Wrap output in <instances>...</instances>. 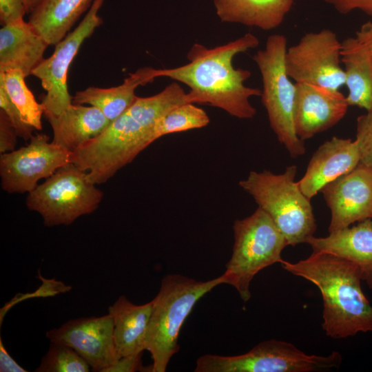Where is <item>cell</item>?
<instances>
[{"label": "cell", "mask_w": 372, "mask_h": 372, "mask_svg": "<svg viewBox=\"0 0 372 372\" xmlns=\"http://www.w3.org/2000/svg\"><path fill=\"white\" fill-rule=\"evenodd\" d=\"M187 103H190L187 94L177 82L155 95L136 96L100 134L72 152V163L87 172L92 183H105L153 143V131L161 116Z\"/></svg>", "instance_id": "cell-1"}, {"label": "cell", "mask_w": 372, "mask_h": 372, "mask_svg": "<svg viewBox=\"0 0 372 372\" xmlns=\"http://www.w3.org/2000/svg\"><path fill=\"white\" fill-rule=\"evenodd\" d=\"M258 38L251 32L212 48L196 43L187 54L188 63L180 67L156 69L157 77H167L186 85L191 103L208 105L225 110L240 119H251L256 114L251 96H260L258 88L245 82L251 75L243 68H235L233 59L258 46Z\"/></svg>", "instance_id": "cell-2"}, {"label": "cell", "mask_w": 372, "mask_h": 372, "mask_svg": "<svg viewBox=\"0 0 372 372\" xmlns=\"http://www.w3.org/2000/svg\"><path fill=\"white\" fill-rule=\"evenodd\" d=\"M280 265L319 289L323 300L322 327L327 336L342 339L372 331V307L364 296L360 268L354 263L325 252H313L296 263Z\"/></svg>", "instance_id": "cell-3"}, {"label": "cell", "mask_w": 372, "mask_h": 372, "mask_svg": "<svg viewBox=\"0 0 372 372\" xmlns=\"http://www.w3.org/2000/svg\"><path fill=\"white\" fill-rule=\"evenodd\" d=\"M225 284L224 274L207 281L180 274H169L161 281L152 300L145 350L152 358V371L165 372L172 357L180 349L181 327L196 302L218 285Z\"/></svg>", "instance_id": "cell-4"}, {"label": "cell", "mask_w": 372, "mask_h": 372, "mask_svg": "<svg viewBox=\"0 0 372 372\" xmlns=\"http://www.w3.org/2000/svg\"><path fill=\"white\" fill-rule=\"evenodd\" d=\"M296 165H290L282 174L265 170L251 171L239 182L240 187L250 194L272 218L288 245L307 242L316 230L310 199L295 181Z\"/></svg>", "instance_id": "cell-5"}, {"label": "cell", "mask_w": 372, "mask_h": 372, "mask_svg": "<svg viewBox=\"0 0 372 372\" xmlns=\"http://www.w3.org/2000/svg\"><path fill=\"white\" fill-rule=\"evenodd\" d=\"M234 243L224 272L225 284L234 287L247 302L251 298L250 282L263 269L281 263L287 241L271 216L258 207L249 216L233 225Z\"/></svg>", "instance_id": "cell-6"}, {"label": "cell", "mask_w": 372, "mask_h": 372, "mask_svg": "<svg viewBox=\"0 0 372 372\" xmlns=\"http://www.w3.org/2000/svg\"><path fill=\"white\" fill-rule=\"evenodd\" d=\"M287 39L283 34L270 35L265 48L252 57L262 77V103L266 109L269 125L278 141L292 158L305 153V146L296 134L293 123L296 83L288 76L285 58Z\"/></svg>", "instance_id": "cell-7"}, {"label": "cell", "mask_w": 372, "mask_h": 372, "mask_svg": "<svg viewBox=\"0 0 372 372\" xmlns=\"http://www.w3.org/2000/svg\"><path fill=\"white\" fill-rule=\"evenodd\" d=\"M95 185L87 172L71 163L29 192L26 205L41 216L47 227L70 225L98 208L103 194Z\"/></svg>", "instance_id": "cell-8"}, {"label": "cell", "mask_w": 372, "mask_h": 372, "mask_svg": "<svg viewBox=\"0 0 372 372\" xmlns=\"http://www.w3.org/2000/svg\"><path fill=\"white\" fill-rule=\"evenodd\" d=\"M342 355H307L293 344L277 340L260 342L238 355L205 354L196 360L195 372H311L338 368Z\"/></svg>", "instance_id": "cell-9"}, {"label": "cell", "mask_w": 372, "mask_h": 372, "mask_svg": "<svg viewBox=\"0 0 372 372\" xmlns=\"http://www.w3.org/2000/svg\"><path fill=\"white\" fill-rule=\"evenodd\" d=\"M103 2L94 0L78 26L56 44L52 54L33 70L32 75L40 80L46 92L41 102L45 118L59 115L72 104L67 83L68 70L83 41L103 23L98 12Z\"/></svg>", "instance_id": "cell-10"}, {"label": "cell", "mask_w": 372, "mask_h": 372, "mask_svg": "<svg viewBox=\"0 0 372 372\" xmlns=\"http://www.w3.org/2000/svg\"><path fill=\"white\" fill-rule=\"evenodd\" d=\"M341 42L329 29L304 34L296 45L287 48L285 64L288 76L296 83H308L331 90L345 83L340 67Z\"/></svg>", "instance_id": "cell-11"}, {"label": "cell", "mask_w": 372, "mask_h": 372, "mask_svg": "<svg viewBox=\"0 0 372 372\" xmlns=\"http://www.w3.org/2000/svg\"><path fill=\"white\" fill-rule=\"evenodd\" d=\"M45 134H37L25 147L1 154V187L8 193L30 192L42 178L51 176L60 167L72 163V152L54 142Z\"/></svg>", "instance_id": "cell-12"}, {"label": "cell", "mask_w": 372, "mask_h": 372, "mask_svg": "<svg viewBox=\"0 0 372 372\" xmlns=\"http://www.w3.org/2000/svg\"><path fill=\"white\" fill-rule=\"evenodd\" d=\"M45 335L50 342L73 349L93 371L103 372L121 358L114 342L113 320L108 313L70 320Z\"/></svg>", "instance_id": "cell-13"}, {"label": "cell", "mask_w": 372, "mask_h": 372, "mask_svg": "<svg viewBox=\"0 0 372 372\" xmlns=\"http://www.w3.org/2000/svg\"><path fill=\"white\" fill-rule=\"evenodd\" d=\"M320 192L331 214L329 233L372 218V169L362 163Z\"/></svg>", "instance_id": "cell-14"}, {"label": "cell", "mask_w": 372, "mask_h": 372, "mask_svg": "<svg viewBox=\"0 0 372 372\" xmlns=\"http://www.w3.org/2000/svg\"><path fill=\"white\" fill-rule=\"evenodd\" d=\"M295 83L293 123L302 141L327 130L345 116L349 105L339 90L308 83Z\"/></svg>", "instance_id": "cell-15"}, {"label": "cell", "mask_w": 372, "mask_h": 372, "mask_svg": "<svg viewBox=\"0 0 372 372\" xmlns=\"http://www.w3.org/2000/svg\"><path fill=\"white\" fill-rule=\"evenodd\" d=\"M360 162V155L355 140L334 136L313 153L298 185L302 193L311 199L328 183L353 170Z\"/></svg>", "instance_id": "cell-16"}, {"label": "cell", "mask_w": 372, "mask_h": 372, "mask_svg": "<svg viewBox=\"0 0 372 372\" xmlns=\"http://www.w3.org/2000/svg\"><path fill=\"white\" fill-rule=\"evenodd\" d=\"M313 252H325L349 260L360 269L362 278L372 288V218L347 227L326 237L307 240Z\"/></svg>", "instance_id": "cell-17"}, {"label": "cell", "mask_w": 372, "mask_h": 372, "mask_svg": "<svg viewBox=\"0 0 372 372\" xmlns=\"http://www.w3.org/2000/svg\"><path fill=\"white\" fill-rule=\"evenodd\" d=\"M49 44L23 19L0 29V72L21 70L26 76L44 59Z\"/></svg>", "instance_id": "cell-18"}, {"label": "cell", "mask_w": 372, "mask_h": 372, "mask_svg": "<svg viewBox=\"0 0 372 372\" xmlns=\"http://www.w3.org/2000/svg\"><path fill=\"white\" fill-rule=\"evenodd\" d=\"M46 119L52 129V142L71 152L100 134L111 123L97 107L73 103Z\"/></svg>", "instance_id": "cell-19"}, {"label": "cell", "mask_w": 372, "mask_h": 372, "mask_svg": "<svg viewBox=\"0 0 372 372\" xmlns=\"http://www.w3.org/2000/svg\"><path fill=\"white\" fill-rule=\"evenodd\" d=\"M152 311V300L141 305L121 296L108 307L114 322V338L121 357L134 356L145 350L147 327Z\"/></svg>", "instance_id": "cell-20"}, {"label": "cell", "mask_w": 372, "mask_h": 372, "mask_svg": "<svg viewBox=\"0 0 372 372\" xmlns=\"http://www.w3.org/2000/svg\"><path fill=\"white\" fill-rule=\"evenodd\" d=\"M156 71L152 67L141 68L130 74L119 85L107 88L88 87L76 92L72 103L96 107L112 122L133 103L138 86L152 83L157 78Z\"/></svg>", "instance_id": "cell-21"}, {"label": "cell", "mask_w": 372, "mask_h": 372, "mask_svg": "<svg viewBox=\"0 0 372 372\" xmlns=\"http://www.w3.org/2000/svg\"><path fill=\"white\" fill-rule=\"evenodd\" d=\"M294 0H214L222 22L240 23L265 31L283 22Z\"/></svg>", "instance_id": "cell-22"}, {"label": "cell", "mask_w": 372, "mask_h": 372, "mask_svg": "<svg viewBox=\"0 0 372 372\" xmlns=\"http://www.w3.org/2000/svg\"><path fill=\"white\" fill-rule=\"evenodd\" d=\"M340 60L344 65L349 105L366 110L372 107V54L356 37L341 42Z\"/></svg>", "instance_id": "cell-23"}, {"label": "cell", "mask_w": 372, "mask_h": 372, "mask_svg": "<svg viewBox=\"0 0 372 372\" xmlns=\"http://www.w3.org/2000/svg\"><path fill=\"white\" fill-rule=\"evenodd\" d=\"M94 0H40L29 13L28 22L50 45H55L71 30Z\"/></svg>", "instance_id": "cell-24"}, {"label": "cell", "mask_w": 372, "mask_h": 372, "mask_svg": "<svg viewBox=\"0 0 372 372\" xmlns=\"http://www.w3.org/2000/svg\"><path fill=\"white\" fill-rule=\"evenodd\" d=\"M25 74L19 70L0 72L6 92L19 110L23 121L37 130H42L41 116L44 107L39 103L31 90L28 87Z\"/></svg>", "instance_id": "cell-25"}, {"label": "cell", "mask_w": 372, "mask_h": 372, "mask_svg": "<svg viewBox=\"0 0 372 372\" xmlns=\"http://www.w3.org/2000/svg\"><path fill=\"white\" fill-rule=\"evenodd\" d=\"M209 123V118L205 110L194 103H183L172 108L158 120L153 131L152 141L167 134L201 128Z\"/></svg>", "instance_id": "cell-26"}, {"label": "cell", "mask_w": 372, "mask_h": 372, "mask_svg": "<svg viewBox=\"0 0 372 372\" xmlns=\"http://www.w3.org/2000/svg\"><path fill=\"white\" fill-rule=\"evenodd\" d=\"M87 362L71 347L50 342L49 349L34 370L36 372H88Z\"/></svg>", "instance_id": "cell-27"}, {"label": "cell", "mask_w": 372, "mask_h": 372, "mask_svg": "<svg viewBox=\"0 0 372 372\" xmlns=\"http://www.w3.org/2000/svg\"><path fill=\"white\" fill-rule=\"evenodd\" d=\"M360 162L372 169V107L358 117L356 138Z\"/></svg>", "instance_id": "cell-28"}, {"label": "cell", "mask_w": 372, "mask_h": 372, "mask_svg": "<svg viewBox=\"0 0 372 372\" xmlns=\"http://www.w3.org/2000/svg\"><path fill=\"white\" fill-rule=\"evenodd\" d=\"M0 107L15 129L17 136L25 141L30 140L35 129L23 121L19 110L10 100L1 78H0Z\"/></svg>", "instance_id": "cell-29"}, {"label": "cell", "mask_w": 372, "mask_h": 372, "mask_svg": "<svg viewBox=\"0 0 372 372\" xmlns=\"http://www.w3.org/2000/svg\"><path fill=\"white\" fill-rule=\"evenodd\" d=\"M25 14L27 12L23 0H0L1 25L22 19Z\"/></svg>", "instance_id": "cell-30"}, {"label": "cell", "mask_w": 372, "mask_h": 372, "mask_svg": "<svg viewBox=\"0 0 372 372\" xmlns=\"http://www.w3.org/2000/svg\"><path fill=\"white\" fill-rule=\"evenodd\" d=\"M17 134L5 112L0 109V153L13 151Z\"/></svg>", "instance_id": "cell-31"}, {"label": "cell", "mask_w": 372, "mask_h": 372, "mask_svg": "<svg viewBox=\"0 0 372 372\" xmlns=\"http://www.w3.org/2000/svg\"><path fill=\"white\" fill-rule=\"evenodd\" d=\"M331 5L339 13L346 14L351 11L360 9L366 14L372 16V0H324Z\"/></svg>", "instance_id": "cell-32"}, {"label": "cell", "mask_w": 372, "mask_h": 372, "mask_svg": "<svg viewBox=\"0 0 372 372\" xmlns=\"http://www.w3.org/2000/svg\"><path fill=\"white\" fill-rule=\"evenodd\" d=\"M141 354L121 357L114 364L105 369L103 372H134L141 371Z\"/></svg>", "instance_id": "cell-33"}, {"label": "cell", "mask_w": 372, "mask_h": 372, "mask_svg": "<svg viewBox=\"0 0 372 372\" xmlns=\"http://www.w3.org/2000/svg\"><path fill=\"white\" fill-rule=\"evenodd\" d=\"M0 371L1 372H26L9 354L0 339Z\"/></svg>", "instance_id": "cell-34"}, {"label": "cell", "mask_w": 372, "mask_h": 372, "mask_svg": "<svg viewBox=\"0 0 372 372\" xmlns=\"http://www.w3.org/2000/svg\"><path fill=\"white\" fill-rule=\"evenodd\" d=\"M355 35V37L363 43L372 54V21L362 24Z\"/></svg>", "instance_id": "cell-35"}, {"label": "cell", "mask_w": 372, "mask_h": 372, "mask_svg": "<svg viewBox=\"0 0 372 372\" xmlns=\"http://www.w3.org/2000/svg\"><path fill=\"white\" fill-rule=\"evenodd\" d=\"M27 13H30L40 0H23Z\"/></svg>", "instance_id": "cell-36"}]
</instances>
